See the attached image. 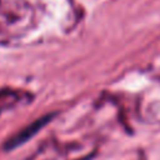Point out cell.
Wrapping results in <instances>:
<instances>
[{"label":"cell","instance_id":"cell-1","mask_svg":"<svg viewBox=\"0 0 160 160\" xmlns=\"http://www.w3.org/2000/svg\"><path fill=\"white\" fill-rule=\"evenodd\" d=\"M48 121V118H42V119H40V120H38V121H35L34 124H31L30 126H28L26 129H24V131H21L19 135H16L15 138H12L11 139V141H10V144L8 145V146H14V145H19L20 142H22V141H25L29 136H31L32 134H35L36 131H38V129L39 128H41L45 122Z\"/></svg>","mask_w":160,"mask_h":160}]
</instances>
